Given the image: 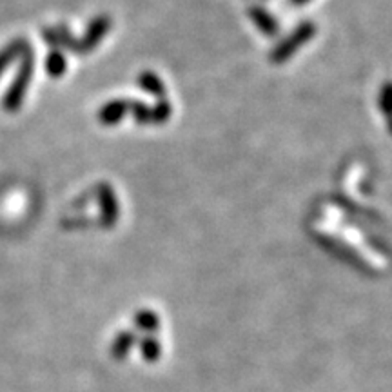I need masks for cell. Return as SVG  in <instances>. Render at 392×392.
<instances>
[{"label":"cell","mask_w":392,"mask_h":392,"mask_svg":"<svg viewBox=\"0 0 392 392\" xmlns=\"http://www.w3.org/2000/svg\"><path fill=\"white\" fill-rule=\"evenodd\" d=\"M33 67H35V60H33V51H26V56L22 58L21 69H19V75L11 84L10 91L5 93L4 97V107L8 111H16L21 107L22 100H24V95L27 91V86H30L31 78H33Z\"/></svg>","instance_id":"cell-1"},{"label":"cell","mask_w":392,"mask_h":392,"mask_svg":"<svg viewBox=\"0 0 392 392\" xmlns=\"http://www.w3.org/2000/svg\"><path fill=\"white\" fill-rule=\"evenodd\" d=\"M132 345H135V336H132L131 332H120L111 343V356L115 360H126L129 352H131Z\"/></svg>","instance_id":"cell-2"},{"label":"cell","mask_w":392,"mask_h":392,"mask_svg":"<svg viewBox=\"0 0 392 392\" xmlns=\"http://www.w3.org/2000/svg\"><path fill=\"white\" fill-rule=\"evenodd\" d=\"M140 354H142L146 362L154 363L158 358L162 356V345H160L158 340H154L153 336L143 338V340L140 341Z\"/></svg>","instance_id":"cell-3"},{"label":"cell","mask_w":392,"mask_h":392,"mask_svg":"<svg viewBox=\"0 0 392 392\" xmlns=\"http://www.w3.org/2000/svg\"><path fill=\"white\" fill-rule=\"evenodd\" d=\"M27 49V44L26 41H16V42H11L10 46L5 47L4 51L0 53V75L4 73V69L11 64V60L15 58L16 55H21L22 51H26Z\"/></svg>","instance_id":"cell-4"},{"label":"cell","mask_w":392,"mask_h":392,"mask_svg":"<svg viewBox=\"0 0 392 392\" xmlns=\"http://www.w3.org/2000/svg\"><path fill=\"white\" fill-rule=\"evenodd\" d=\"M135 323L140 331H143L146 334H151L158 329V318L154 312L151 311H140L135 318Z\"/></svg>","instance_id":"cell-5"},{"label":"cell","mask_w":392,"mask_h":392,"mask_svg":"<svg viewBox=\"0 0 392 392\" xmlns=\"http://www.w3.org/2000/svg\"><path fill=\"white\" fill-rule=\"evenodd\" d=\"M46 67L51 77H60L64 69H66V60H64V56H62L60 53L53 51L51 55H49V58H47Z\"/></svg>","instance_id":"cell-6"}]
</instances>
